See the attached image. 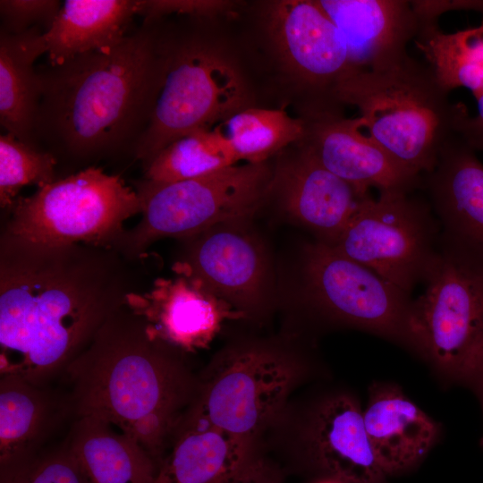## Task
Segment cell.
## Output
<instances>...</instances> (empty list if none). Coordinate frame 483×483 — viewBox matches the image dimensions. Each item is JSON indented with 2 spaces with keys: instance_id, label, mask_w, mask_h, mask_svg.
<instances>
[{
  "instance_id": "obj_29",
  "label": "cell",
  "mask_w": 483,
  "mask_h": 483,
  "mask_svg": "<svg viewBox=\"0 0 483 483\" xmlns=\"http://www.w3.org/2000/svg\"><path fill=\"white\" fill-rule=\"evenodd\" d=\"M56 156L11 133L0 136V205L8 210L22 187H42L55 180Z\"/></svg>"
},
{
  "instance_id": "obj_27",
  "label": "cell",
  "mask_w": 483,
  "mask_h": 483,
  "mask_svg": "<svg viewBox=\"0 0 483 483\" xmlns=\"http://www.w3.org/2000/svg\"><path fill=\"white\" fill-rule=\"evenodd\" d=\"M307 122L284 111L247 107L216 128L225 138L237 161L265 163L288 145L302 140Z\"/></svg>"
},
{
  "instance_id": "obj_12",
  "label": "cell",
  "mask_w": 483,
  "mask_h": 483,
  "mask_svg": "<svg viewBox=\"0 0 483 483\" xmlns=\"http://www.w3.org/2000/svg\"><path fill=\"white\" fill-rule=\"evenodd\" d=\"M267 26L284 65L309 95V118L342 115L337 88L354 67L343 36L318 2H274Z\"/></svg>"
},
{
  "instance_id": "obj_14",
  "label": "cell",
  "mask_w": 483,
  "mask_h": 483,
  "mask_svg": "<svg viewBox=\"0 0 483 483\" xmlns=\"http://www.w3.org/2000/svg\"><path fill=\"white\" fill-rule=\"evenodd\" d=\"M124 305L143 319L152 337L188 352L208 347L225 320L242 314L199 279L181 274L157 278L146 292H130Z\"/></svg>"
},
{
  "instance_id": "obj_1",
  "label": "cell",
  "mask_w": 483,
  "mask_h": 483,
  "mask_svg": "<svg viewBox=\"0 0 483 483\" xmlns=\"http://www.w3.org/2000/svg\"><path fill=\"white\" fill-rule=\"evenodd\" d=\"M118 250L0 238V375L46 386L137 292Z\"/></svg>"
},
{
  "instance_id": "obj_4",
  "label": "cell",
  "mask_w": 483,
  "mask_h": 483,
  "mask_svg": "<svg viewBox=\"0 0 483 483\" xmlns=\"http://www.w3.org/2000/svg\"><path fill=\"white\" fill-rule=\"evenodd\" d=\"M448 95L431 68L408 53L379 67L354 68L337 88L341 104L358 108L368 135L420 176L435 168L467 111Z\"/></svg>"
},
{
  "instance_id": "obj_10",
  "label": "cell",
  "mask_w": 483,
  "mask_h": 483,
  "mask_svg": "<svg viewBox=\"0 0 483 483\" xmlns=\"http://www.w3.org/2000/svg\"><path fill=\"white\" fill-rule=\"evenodd\" d=\"M301 271L303 292L323 316L413 353L410 293L318 240L303 247Z\"/></svg>"
},
{
  "instance_id": "obj_25",
  "label": "cell",
  "mask_w": 483,
  "mask_h": 483,
  "mask_svg": "<svg viewBox=\"0 0 483 483\" xmlns=\"http://www.w3.org/2000/svg\"><path fill=\"white\" fill-rule=\"evenodd\" d=\"M46 386L14 375L0 378V467L30 457L53 428L63 406Z\"/></svg>"
},
{
  "instance_id": "obj_5",
  "label": "cell",
  "mask_w": 483,
  "mask_h": 483,
  "mask_svg": "<svg viewBox=\"0 0 483 483\" xmlns=\"http://www.w3.org/2000/svg\"><path fill=\"white\" fill-rule=\"evenodd\" d=\"M162 78L147 129L133 148L144 167L167 145L208 130L249 107V90L233 60L199 31L159 30Z\"/></svg>"
},
{
  "instance_id": "obj_32",
  "label": "cell",
  "mask_w": 483,
  "mask_h": 483,
  "mask_svg": "<svg viewBox=\"0 0 483 483\" xmlns=\"http://www.w3.org/2000/svg\"><path fill=\"white\" fill-rule=\"evenodd\" d=\"M233 2L222 0H136V13L144 22L160 21L177 14L194 19H209L232 9Z\"/></svg>"
},
{
  "instance_id": "obj_30",
  "label": "cell",
  "mask_w": 483,
  "mask_h": 483,
  "mask_svg": "<svg viewBox=\"0 0 483 483\" xmlns=\"http://www.w3.org/2000/svg\"><path fill=\"white\" fill-rule=\"evenodd\" d=\"M0 483H90L68 448L1 468Z\"/></svg>"
},
{
  "instance_id": "obj_6",
  "label": "cell",
  "mask_w": 483,
  "mask_h": 483,
  "mask_svg": "<svg viewBox=\"0 0 483 483\" xmlns=\"http://www.w3.org/2000/svg\"><path fill=\"white\" fill-rule=\"evenodd\" d=\"M411 301L413 355L443 386L470 389L483 361V263L444 244Z\"/></svg>"
},
{
  "instance_id": "obj_13",
  "label": "cell",
  "mask_w": 483,
  "mask_h": 483,
  "mask_svg": "<svg viewBox=\"0 0 483 483\" xmlns=\"http://www.w3.org/2000/svg\"><path fill=\"white\" fill-rule=\"evenodd\" d=\"M213 226L191 237L175 274L201 281L214 294L240 312L254 309L264 300L267 261L258 239L240 223Z\"/></svg>"
},
{
  "instance_id": "obj_28",
  "label": "cell",
  "mask_w": 483,
  "mask_h": 483,
  "mask_svg": "<svg viewBox=\"0 0 483 483\" xmlns=\"http://www.w3.org/2000/svg\"><path fill=\"white\" fill-rule=\"evenodd\" d=\"M224 135L214 130L192 131L167 145L145 166L144 179L171 182L200 177L236 165Z\"/></svg>"
},
{
  "instance_id": "obj_37",
  "label": "cell",
  "mask_w": 483,
  "mask_h": 483,
  "mask_svg": "<svg viewBox=\"0 0 483 483\" xmlns=\"http://www.w3.org/2000/svg\"><path fill=\"white\" fill-rule=\"evenodd\" d=\"M319 483H341L337 480H335V479H330V480H325V481H322V482H319Z\"/></svg>"
},
{
  "instance_id": "obj_16",
  "label": "cell",
  "mask_w": 483,
  "mask_h": 483,
  "mask_svg": "<svg viewBox=\"0 0 483 483\" xmlns=\"http://www.w3.org/2000/svg\"><path fill=\"white\" fill-rule=\"evenodd\" d=\"M424 182L442 225L444 244L483 263V164L474 150L454 135Z\"/></svg>"
},
{
  "instance_id": "obj_19",
  "label": "cell",
  "mask_w": 483,
  "mask_h": 483,
  "mask_svg": "<svg viewBox=\"0 0 483 483\" xmlns=\"http://www.w3.org/2000/svg\"><path fill=\"white\" fill-rule=\"evenodd\" d=\"M308 451L314 463L341 483H386L372 453L363 410L348 393L323 399L310 417Z\"/></svg>"
},
{
  "instance_id": "obj_3",
  "label": "cell",
  "mask_w": 483,
  "mask_h": 483,
  "mask_svg": "<svg viewBox=\"0 0 483 483\" xmlns=\"http://www.w3.org/2000/svg\"><path fill=\"white\" fill-rule=\"evenodd\" d=\"M173 349L152 337L143 319L123 305L64 372L76 418L118 428L146 450L157 470L190 393Z\"/></svg>"
},
{
  "instance_id": "obj_2",
  "label": "cell",
  "mask_w": 483,
  "mask_h": 483,
  "mask_svg": "<svg viewBox=\"0 0 483 483\" xmlns=\"http://www.w3.org/2000/svg\"><path fill=\"white\" fill-rule=\"evenodd\" d=\"M41 83L35 140L76 158L132 150L148 127L162 78L157 21L117 46L37 66ZM38 146V144H37Z\"/></svg>"
},
{
  "instance_id": "obj_35",
  "label": "cell",
  "mask_w": 483,
  "mask_h": 483,
  "mask_svg": "<svg viewBox=\"0 0 483 483\" xmlns=\"http://www.w3.org/2000/svg\"><path fill=\"white\" fill-rule=\"evenodd\" d=\"M478 110L474 116L466 111L457 128V135L473 150L483 151V95L477 99Z\"/></svg>"
},
{
  "instance_id": "obj_22",
  "label": "cell",
  "mask_w": 483,
  "mask_h": 483,
  "mask_svg": "<svg viewBox=\"0 0 483 483\" xmlns=\"http://www.w3.org/2000/svg\"><path fill=\"white\" fill-rule=\"evenodd\" d=\"M44 32L39 27L21 34L0 30V124L5 132L36 147L41 83L34 63L47 55Z\"/></svg>"
},
{
  "instance_id": "obj_11",
  "label": "cell",
  "mask_w": 483,
  "mask_h": 483,
  "mask_svg": "<svg viewBox=\"0 0 483 483\" xmlns=\"http://www.w3.org/2000/svg\"><path fill=\"white\" fill-rule=\"evenodd\" d=\"M295 378L275 352L248 348L222 358L188 419L250 440L276 414Z\"/></svg>"
},
{
  "instance_id": "obj_36",
  "label": "cell",
  "mask_w": 483,
  "mask_h": 483,
  "mask_svg": "<svg viewBox=\"0 0 483 483\" xmlns=\"http://www.w3.org/2000/svg\"><path fill=\"white\" fill-rule=\"evenodd\" d=\"M470 390H472L473 393L477 395L483 411V361L477 372ZM479 445L483 449V434L479 439Z\"/></svg>"
},
{
  "instance_id": "obj_20",
  "label": "cell",
  "mask_w": 483,
  "mask_h": 483,
  "mask_svg": "<svg viewBox=\"0 0 483 483\" xmlns=\"http://www.w3.org/2000/svg\"><path fill=\"white\" fill-rule=\"evenodd\" d=\"M340 31L352 65L372 69L407 53L420 23L411 1L318 0Z\"/></svg>"
},
{
  "instance_id": "obj_7",
  "label": "cell",
  "mask_w": 483,
  "mask_h": 483,
  "mask_svg": "<svg viewBox=\"0 0 483 483\" xmlns=\"http://www.w3.org/2000/svg\"><path fill=\"white\" fill-rule=\"evenodd\" d=\"M274 171L267 162L233 165L183 181L134 183L142 218L126 231L117 250L140 258L161 238H191L221 224L253 215L273 188Z\"/></svg>"
},
{
  "instance_id": "obj_24",
  "label": "cell",
  "mask_w": 483,
  "mask_h": 483,
  "mask_svg": "<svg viewBox=\"0 0 483 483\" xmlns=\"http://www.w3.org/2000/svg\"><path fill=\"white\" fill-rule=\"evenodd\" d=\"M92 417L77 418L66 447L90 483H155L157 467L133 438Z\"/></svg>"
},
{
  "instance_id": "obj_23",
  "label": "cell",
  "mask_w": 483,
  "mask_h": 483,
  "mask_svg": "<svg viewBox=\"0 0 483 483\" xmlns=\"http://www.w3.org/2000/svg\"><path fill=\"white\" fill-rule=\"evenodd\" d=\"M250 458L248 440L188 419L155 483H224Z\"/></svg>"
},
{
  "instance_id": "obj_8",
  "label": "cell",
  "mask_w": 483,
  "mask_h": 483,
  "mask_svg": "<svg viewBox=\"0 0 483 483\" xmlns=\"http://www.w3.org/2000/svg\"><path fill=\"white\" fill-rule=\"evenodd\" d=\"M4 233L32 242L89 244L117 250L123 223L141 213L140 199L119 175L89 166L18 197Z\"/></svg>"
},
{
  "instance_id": "obj_18",
  "label": "cell",
  "mask_w": 483,
  "mask_h": 483,
  "mask_svg": "<svg viewBox=\"0 0 483 483\" xmlns=\"http://www.w3.org/2000/svg\"><path fill=\"white\" fill-rule=\"evenodd\" d=\"M363 419L372 453L386 476L419 465L442 435L441 424L390 381H374L369 386Z\"/></svg>"
},
{
  "instance_id": "obj_17",
  "label": "cell",
  "mask_w": 483,
  "mask_h": 483,
  "mask_svg": "<svg viewBox=\"0 0 483 483\" xmlns=\"http://www.w3.org/2000/svg\"><path fill=\"white\" fill-rule=\"evenodd\" d=\"M272 191L285 214L328 244L335 242L365 198L324 167L304 145L275 168Z\"/></svg>"
},
{
  "instance_id": "obj_34",
  "label": "cell",
  "mask_w": 483,
  "mask_h": 483,
  "mask_svg": "<svg viewBox=\"0 0 483 483\" xmlns=\"http://www.w3.org/2000/svg\"><path fill=\"white\" fill-rule=\"evenodd\" d=\"M224 483H281L276 471L261 459L250 457L248 462Z\"/></svg>"
},
{
  "instance_id": "obj_9",
  "label": "cell",
  "mask_w": 483,
  "mask_h": 483,
  "mask_svg": "<svg viewBox=\"0 0 483 483\" xmlns=\"http://www.w3.org/2000/svg\"><path fill=\"white\" fill-rule=\"evenodd\" d=\"M438 226L430 207L410 193L363 198L333 244L349 258L410 293L437 251Z\"/></svg>"
},
{
  "instance_id": "obj_26",
  "label": "cell",
  "mask_w": 483,
  "mask_h": 483,
  "mask_svg": "<svg viewBox=\"0 0 483 483\" xmlns=\"http://www.w3.org/2000/svg\"><path fill=\"white\" fill-rule=\"evenodd\" d=\"M414 42L447 92L465 88L476 100L483 95V24L445 33L436 22L420 23Z\"/></svg>"
},
{
  "instance_id": "obj_21",
  "label": "cell",
  "mask_w": 483,
  "mask_h": 483,
  "mask_svg": "<svg viewBox=\"0 0 483 483\" xmlns=\"http://www.w3.org/2000/svg\"><path fill=\"white\" fill-rule=\"evenodd\" d=\"M136 0H66L43 33L47 64L59 65L75 56L110 49L131 32Z\"/></svg>"
},
{
  "instance_id": "obj_15",
  "label": "cell",
  "mask_w": 483,
  "mask_h": 483,
  "mask_svg": "<svg viewBox=\"0 0 483 483\" xmlns=\"http://www.w3.org/2000/svg\"><path fill=\"white\" fill-rule=\"evenodd\" d=\"M303 145L331 173L349 183L360 197L370 188L379 192L410 193L422 182L368 134L360 117L326 114L308 122Z\"/></svg>"
},
{
  "instance_id": "obj_33",
  "label": "cell",
  "mask_w": 483,
  "mask_h": 483,
  "mask_svg": "<svg viewBox=\"0 0 483 483\" xmlns=\"http://www.w3.org/2000/svg\"><path fill=\"white\" fill-rule=\"evenodd\" d=\"M420 23L436 22L446 11L468 10L483 13V0L411 1Z\"/></svg>"
},
{
  "instance_id": "obj_31",
  "label": "cell",
  "mask_w": 483,
  "mask_h": 483,
  "mask_svg": "<svg viewBox=\"0 0 483 483\" xmlns=\"http://www.w3.org/2000/svg\"><path fill=\"white\" fill-rule=\"evenodd\" d=\"M58 0H1V30L21 34L31 28L47 31L61 9Z\"/></svg>"
}]
</instances>
